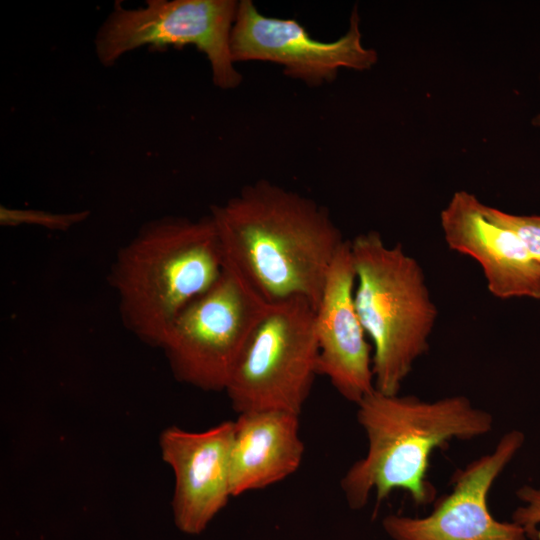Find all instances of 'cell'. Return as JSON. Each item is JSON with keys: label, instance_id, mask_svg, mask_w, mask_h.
<instances>
[{"label": "cell", "instance_id": "6da1fadb", "mask_svg": "<svg viewBox=\"0 0 540 540\" xmlns=\"http://www.w3.org/2000/svg\"><path fill=\"white\" fill-rule=\"evenodd\" d=\"M211 217L224 267L268 305L292 298L316 308L346 240L328 210L268 180L241 189Z\"/></svg>", "mask_w": 540, "mask_h": 540}, {"label": "cell", "instance_id": "7a4b0ae2", "mask_svg": "<svg viewBox=\"0 0 540 540\" xmlns=\"http://www.w3.org/2000/svg\"><path fill=\"white\" fill-rule=\"evenodd\" d=\"M356 405L368 448L340 484L354 510L362 509L373 493L379 505L395 490L407 492L416 505L433 503L437 490L428 478L433 452L451 440H472L493 428L492 414L463 395L424 401L374 389Z\"/></svg>", "mask_w": 540, "mask_h": 540}, {"label": "cell", "instance_id": "3957f363", "mask_svg": "<svg viewBox=\"0 0 540 540\" xmlns=\"http://www.w3.org/2000/svg\"><path fill=\"white\" fill-rule=\"evenodd\" d=\"M224 262L211 217L147 222L116 254L108 276L124 326L161 347L181 311L221 277Z\"/></svg>", "mask_w": 540, "mask_h": 540}, {"label": "cell", "instance_id": "277c9868", "mask_svg": "<svg viewBox=\"0 0 540 540\" xmlns=\"http://www.w3.org/2000/svg\"><path fill=\"white\" fill-rule=\"evenodd\" d=\"M355 307L373 348L375 389L398 394L415 361L429 348L438 310L423 269L401 244L376 231L350 241Z\"/></svg>", "mask_w": 540, "mask_h": 540}, {"label": "cell", "instance_id": "5b68a950", "mask_svg": "<svg viewBox=\"0 0 540 540\" xmlns=\"http://www.w3.org/2000/svg\"><path fill=\"white\" fill-rule=\"evenodd\" d=\"M316 307L292 298L269 306L226 385L239 414L284 410L301 415L318 375Z\"/></svg>", "mask_w": 540, "mask_h": 540}, {"label": "cell", "instance_id": "8992f818", "mask_svg": "<svg viewBox=\"0 0 540 540\" xmlns=\"http://www.w3.org/2000/svg\"><path fill=\"white\" fill-rule=\"evenodd\" d=\"M269 306L224 267L219 280L181 311L163 340L160 348L174 376L204 391H225Z\"/></svg>", "mask_w": 540, "mask_h": 540}, {"label": "cell", "instance_id": "52a82bcc", "mask_svg": "<svg viewBox=\"0 0 540 540\" xmlns=\"http://www.w3.org/2000/svg\"><path fill=\"white\" fill-rule=\"evenodd\" d=\"M237 9L236 0H148L135 9L117 2L96 33L95 54L110 67L143 46L193 45L206 56L214 85L233 89L243 79L231 52Z\"/></svg>", "mask_w": 540, "mask_h": 540}, {"label": "cell", "instance_id": "ba28073f", "mask_svg": "<svg viewBox=\"0 0 540 540\" xmlns=\"http://www.w3.org/2000/svg\"><path fill=\"white\" fill-rule=\"evenodd\" d=\"M231 52L237 62L261 61L283 67L286 76L309 86L332 82L340 69L364 71L378 60L362 43L357 7L344 35L330 42L312 38L295 19L263 15L251 0L238 1L231 33Z\"/></svg>", "mask_w": 540, "mask_h": 540}, {"label": "cell", "instance_id": "9c48e42d", "mask_svg": "<svg viewBox=\"0 0 540 540\" xmlns=\"http://www.w3.org/2000/svg\"><path fill=\"white\" fill-rule=\"evenodd\" d=\"M525 441L519 430L506 432L494 450L454 472L452 489L433 502L424 517L389 514L382 526L392 540H527L515 522H502L489 509V492Z\"/></svg>", "mask_w": 540, "mask_h": 540}, {"label": "cell", "instance_id": "30bf717a", "mask_svg": "<svg viewBox=\"0 0 540 540\" xmlns=\"http://www.w3.org/2000/svg\"><path fill=\"white\" fill-rule=\"evenodd\" d=\"M233 435L234 421L201 432L171 426L161 433V455L175 475L172 511L181 532L202 533L232 497Z\"/></svg>", "mask_w": 540, "mask_h": 540}, {"label": "cell", "instance_id": "8fae6325", "mask_svg": "<svg viewBox=\"0 0 540 540\" xmlns=\"http://www.w3.org/2000/svg\"><path fill=\"white\" fill-rule=\"evenodd\" d=\"M355 285L350 241L346 240L329 269L316 308L317 369L344 399L357 404L375 385L373 348L355 307Z\"/></svg>", "mask_w": 540, "mask_h": 540}, {"label": "cell", "instance_id": "7c38bea8", "mask_svg": "<svg viewBox=\"0 0 540 540\" xmlns=\"http://www.w3.org/2000/svg\"><path fill=\"white\" fill-rule=\"evenodd\" d=\"M440 225L448 247L480 265L494 297L540 299V262L474 194L455 192L440 213Z\"/></svg>", "mask_w": 540, "mask_h": 540}, {"label": "cell", "instance_id": "4fadbf2b", "mask_svg": "<svg viewBox=\"0 0 540 540\" xmlns=\"http://www.w3.org/2000/svg\"><path fill=\"white\" fill-rule=\"evenodd\" d=\"M299 417L284 410L238 414L230 460L232 497L267 488L298 470L304 456Z\"/></svg>", "mask_w": 540, "mask_h": 540}, {"label": "cell", "instance_id": "5bb4252c", "mask_svg": "<svg viewBox=\"0 0 540 540\" xmlns=\"http://www.w3.org/2000/svg\"><path fill=\"white\" fill-rule=\"evenodd\" d=\"M89 211L57 213L36 209H16L1 205L0 224L2 226L34 225L53 231H67L82 223Z\"/></svg>", "mask_w": 540, "mask_h": 540}, {"label": "cell", "instance_id": "9a60e30c", "mask_svg": "<svg viewBox=\"0 0 540 540\" xmlns=\"http://www.w3.org/2000/svg\"><path fill=\"white\" fill-rule=\"evenodd\" d=\"M489 215L512 230L531 256L540 262V215H516L488 206Z\"/></svg>", "mask_w": 540, "mask_h": 540}, {"label": "cell", "instance_id": "2e32d148", "mask_svg": "<svg viewBox=\"0 0 540 540\" xmlns=\"http://www.w3.org/2000/svg\"><path fill=\"white\" fill-rule=\"evenodd\" d=\"M517 498L523 503L512 514V521L521 526L528 539L540 537V487L523 485L516 491Z\"/></svg>", "mask_w": 540, "mask_h": 540}, {"label": "cell", "instance_id": "e0dca14e", "mask_svg": "<svg viewBox=\"0 0 540 540\" xmlns=\"http://www.w3.org/2000/svg\"><path fill=\"white\" fill-rule=\"evenodd\" d=\"M532 124H533L534 126L540 127V114L536 115V116L533 118Z\"/></svg>", "mask_w": 540, "mask_h": 540}]
</instances>
